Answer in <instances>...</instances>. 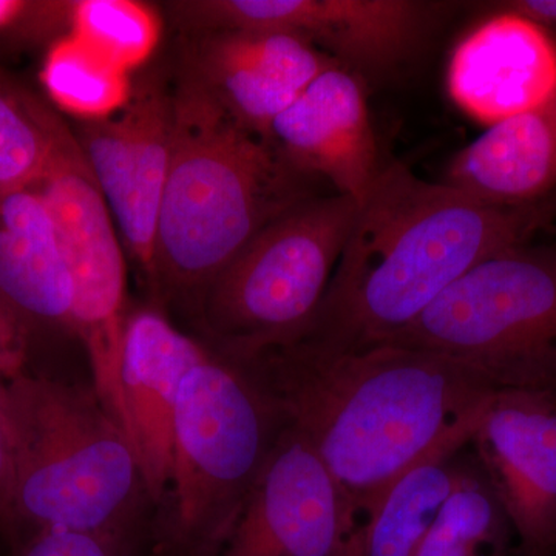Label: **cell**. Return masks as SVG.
<instances>
[{
  "label": "cell",
  "mask_w": 556,
  "mask_h": 556,
  "mask_svg": "<svg viewBox=\"0 0 556 556\" xmlns=\"http://www.w3.org/2000/svg\"><path fill=\"white\" fill-rule=\"evenodd\" d=\"M357 208L334 192L274 219L201 294L189 316L201 342L243 361L299 339L324 302Z\"/></svg>",
  "instance_id": "cell-6"
},
{
  "label": "cell",
  "mask_w": 556,
  "mask_h": 556,
  "mask_svg": "<svg viewBox=\"0 0 556 556\" xmlns=\"http://www.w3.org/2000/svg\"><path fill=\"white\" fill-rule=\"evenodd\" d=\"M13 456L9 541L38 530L153 547L156 507L137 452L90 386L24 372L0 382Z\"/></svg>",
  "instance_id": "cell-4"
},
{
  "label": "cell",
  "mask_w": 556,
  "mask_h": 556,
  "mask_svg": "<svg viewBox=\"0 0 556 556\" xmlns=\"http://www.w3.org/2000/svg\"><path fill=\"white\" fill-rule=\"evenodd\" d=\"M470 448L514 526L519 556H556V391H496Z\"/></svg>",
  "instance_id": "cell-12"
},
{
  "label": "cell",
  "mask_w": 556,
  "mask_h": 556,
  "mask_svg": "<svg viewBox=\"0 0 556 556\" xmlns=\"http://www.w3.org/2000/svg\"><path fill=\"white\" fill-rule=\"evenodd\" d=\"M236 362L308 441L367 529L391 485L496 393L455 358L394 343L298 339Z\"/></svg>",
  "instance_id": "cell-1"
},
{
  "label": "cell",
  "mask_w": 556,
  "mask_h": 556,
  "mask_svg": "<svg viewBox=\"0 0 556 556\" xmlns=\"http://www.w3.org/2000/svg\"><path fill=\"white\" fill-rule=\"evenodd\" d=\"M447 86L457 108L486 126L530 112L556 97V42L507 10L460 40Z\"/></svg>",
  "instance_id": "cell-16"
},
{
  "label": "cell",
  "mask_w": 556,
  "mask_h": 556,
  "mask_svg": "<svg viewBox=\"0 0 556 556\" xmlns=\"http://www.w3.org/2000/svg\"><path fill=\"white\" fill-rule=\"evenodd\" d=\"M532 219L526 208L493 206L402 164L380 167L299 339L338 348L388 342L482 260L525 243Z\"/></svg>",
  "instance_id": "cell-2"
},
{
  "label": "cell",
  "mask_w": 556,
  "mask_h": 556,
  "mask_svg": "<svg viewBox=\"0 0 556 556\" xmlns=\"http://www.w3.org/2000/svg\"><path fill=\"white\" fill-rule=\"evenodd\" d=\"M11 511H13V456L9 427L0 404V535L9 540L11 532Z\"/></svg>",
  "instance_id": "cell-27"
},
{
  "label": "cell",
  "mask_w": 556,
  "mask_h": 556,
  "mask_svg": "<svg viewBox=\"0 0 556 556\" xmlns=\"http://www.w3.org/2000/svg\"><path fill=\"white\" fill-rule=\"evenodd\" d=\"M507 10L543 27L544 24H556V0H518L508 3Z\"/></svg>",
  "instance_id": "cell-28"
},
{
  "label": "cell",
  "mask_w": 556,
  "mask_h": 556,
  "mask_svg": "<svg viewBox=\"0 0 556 556\" xmlns=\"http://www.w3.org/2000/svg\"><path fill=\"white\" fill-rule=\"evenodd\" d=\"M431 7L413 0H178L169 11L182 35L299 36L358 76L393 68L408 56Z\"/></svg>",
  "instance_id": "cell-9"
},
{
  "label": "cell",
  "mask_w": 556,
  "mask_h": 556,
  "mask_svg": "<svg viewBox=\"0 0 556 556\" xmlns=\"http://www.w3.org/2000/svg\"><path fill=\"white\" fill-rule=\"evenodd\" d=\"M386 343L455 358L496 391H556V251L482 260Z\"/></svg>",
  "instance_id": "cell-7"
},
{
  "label": "cell",
  "mask_w": 556,
  "mask_h": 556,
  "mask_svg": "<svg viewBox=\"0 0 556 556\" xmlns=\"http://www.w3.org/2000/svg\"><path fill=\"white\" fill-rule=\"evenodd\" d=\"M49 139L46 170L35 186L49 208L73 285V336L86 351L91 387L110 415L126 422L121 353L130 313L126 251L75 131L40 102Z\"/></svg>",
  "instance_id": "cell-8"
},
{
  "label": "cell",
  "mask_w": 556,
  "mask_h": 556,
  "mask_svg": "<svg viewBox=\"0 0 556 556\" xmlns=\"http://www.w3.org/2000/svg\"><path fill=\"white\" fill-rule=\"evenodd\" d=\"M316 179L178 78L174 148L156 229V306L172 303L190 316L204 289L249 241L320 195Z\"/></svg>",
  "instance_id": "cell-3"
},
{
  "label": "cell",
  "mask_w": 556,
  "mask_h": 556,
  "mask_svg": "<svg viewBox=\"0 0 556 556\" xmlns=\"http://www.w3.org/2000/svg\"><path fill=\"white\" fill-rule=\"evenodd\" d=\"M47 159L40 100L0 80V193L35 188Z\"/></svg>",
  "instance_id": "cell-23"
},
{
  "label": "cell",
  "mask_w": 556,
  "mask_h": 556,
  "mask_svg": "<svg viewBox=\"0 0 556 556\" xmlns=\"http://www.w3.org/2000/svg\"><path fill=\"white\" fill-rule=\"evenodd\" d=\"M367 526L288 426L212 556H364Z\"/></svg>",
  "instance_id": "cell-10"
},
{
  "label": "cell",
  "mask_w": 556,
  "mask_h": 556,
  "mask_svg": "<svg viewBox=\"0 0 556 556\" xmlns=\"http://www.w3.org/2000/svg\"><path fill=\"white\" fill-rule=\"evenodd\" d=\"M13 556H152L153 547L123 538L38 530L11 541Z\"/></svg>",
  "instance_id": "cell-24"
},
{
  "label": "cell",
  "mask_w": 556,
  "mask_h": 556,
  "mask_svg": "<svg viewBox=\"0 0 556 556\" xmlns=\"http://www.w3.org/2000/svg\"><path fill=\"white\" fill-rule=\"evenodd\" d=\"M0 305L27 328L73 336V285L38 189L0 193Z\"/></svg>",
  "instance_id": "cell-17"
},
{
  "label": "cell",
  "mask_w": 556,
  "mask_h": 556,
  "mask_svg": "<svg viewBox=\"0 0 556 556\" xmlns=\"http://www.w3.org/2000/svg\"><path fill=\"white\" fill-rule=\"evenodd\" d=\"M268 139L292 166L361 203L380 170L364 84L331 65L277 116Z\"/></svg>",
  "instance_id": "cell-15"
},
{
  "label": "cell",
  "mask_w": 556,
  "mask_h": 556,
  "mask_svg": "<svg viewBox=\"0 0 556 556\" xmlns=\"http://www.w3.org/2000/svg\"><path fill=\"white\" fill-rule=\"evenodd\" d=\"M75 137L124 251L152 294L156 229L174 148V87L160 73H146L134 83L126 108L108 119L79 123Z\"/></svg>",
  "instance_id": "cell-11"
},
{
  "label": "cell",
  "mask_w": 556,
  "mask_h": 556,
  "mask_svg": "<svg viewBox=\"0 0 556 556\" xmlns=\"http://www.w3.org/2000/svg\"><path fill=\"white\" fill-rule=\"evenodd\" d=\"M211 354L156 305L130 308L121 353L127 431L156 511L169 485L175 413L190 369Z\"/></svg>",
  "instance_id": "cell-14"
},
{
  "label": "cell",
  "mask_w": 556,
  "mask_h": 556,
  "mask_svg": "<svg viewBox=\"0 0 556 556\" xmlns=\"http://www.w3.org/2000/svg\"><path fill=\"white\" fill-rule=\"evenodd\" d=\"M448 186L484 203L522 207L556 188V97L489 127L450 164Z\"/></svg>",
  "instance_id": "cell-18"
},
{
  "label": "cell",
  "mask_w": 556,
  "mask_h": 556,
  "mask_svg": "<svg viewBox=\"0 0 556 556\" xmlns=\"http://www.w3.org/2000/svg\"><path fill=\"white\" fill-rule=\"evenodd\" d=\"M415 556H519L517 533L470 444L455 489Z\"/></svg>",
  "instance_id": "cell-20"
},
{
  "label": "cell",
  "mask_w": 556,
  "mask_h": 556,
  "mask_svg": "<svg viewBox=\"0 0 556 556\" xmlns=\"http://www.w3.org/2000/svg\"><path fill=\"white\" fill-rule=\"evenodd\" d=\"M481 416L442 439L391 485L369 521L364 556L416 555L455 489L460 455Z\"/></svg>",
  "instance_id": "cell-19"
},
{
  "label": "cell",
  "mask_w": 556,
  "mask_h": 556,
  "mask_svg": "<svg viewBox=\"0 0 556 556\" xmlns=\"http://www.w3.org/2000/svg\"><path fill=\"white\" fill-rule=\"evenodd\" d=\"M288 426L239 362L211 351L190 369L175 413L153 554L214 555Z\"/></svg>",
  "instance_id": "cell-5"
},
{
  "label": "cell",
  "mask_w": 556,
  "mask_h": 556,
  "mask_svg": "<svg viewBox=\"0 0 556 556\" xmlns=\"http://www.w3.org/2000/svg\"><path fill=\"white\" fill-rule=\"evenodd\" d=\"M152 556H155V555H152Z\"/></svg>",
  "instance_id": "cell-29"
},
{
  "label": "cell",
  "mask_w": 556,
  "mask_h": 556,
  "mask_svg": "<svg viewBox=\"0 0 556 556\" xmlns=\"http://www.w3.org/2000/svg\"><path fill=\"white\" fill-rule=\"evenodd\" d=\"M40 83L50 101L78 123L116 115L126 108L134 89L129 73L110 64L70 33L50 43Z\"/></svg>",
  "instance_id": "cell-21"
},
{
  "label": "cell",
  "mask_w": 556,
  "mask_h": 556,
  "mask_svg": "<svg viewBox=\"0 0 556 556\" xmlns=\"http://www.w3.org/2000/svg\"><path fill=\"white\" fill-rule=\"evenodd\" d=\"M185 38L179 78L265 138L277 116L320 73L339 64L308 40L288 33L219 31Z\"/></svg>",
  "instance_id": "cell-13"
},
{
  "label": "cell",
  "mask_w": 556,
  "mask_h": 556,
  "mask_svg": "<svg viewBox=\"0 0 556 556\" xmlns=\"http://www.w3.org/2000/svg\"><path fill=\"white\" fill-rule=\"evenodd\" d=\"M30 332L0 305V382L24 375Z\"/></svg>",
  "instance_id": "cell-26"
},
{
  "label": "cell",
  "mask_w": 556,
  "mask_h": 556,
  "mask_svg": "<svg viewBox=\"0 0 556 556\" xmlns=\"http://www.w3.org/2000/svg\"><path fill=\"white\" fill-rule=\"evenodd\" d=\"M68 33L130 75L156 53L163 20L138 0H73Z\"/></svg>",
  "instance_id": "cell-22"
},
{
  "label": "cell",
  "mask_w": 556,
  "mask_h": 556,
  "mask_svg": "<svg viewBox=\"0 0 556 556\" xmlns=\"http://www.w3.org/2000/svg\"><path fill=\"white\" fill-rule=\"evenodd\" d=\"M70 9L72 2L0 0V33L60 39L68 35Z\"/></svg>",
  "instance_id": "cell-25"
}]
</instances>
